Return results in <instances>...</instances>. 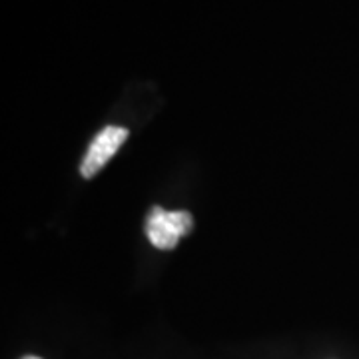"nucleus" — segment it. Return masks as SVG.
Masks as SVG:
<instances>
[{
    "instance_id": "3",
    "label": "nucleus",
    "mask_w": 359,
    "mask_h": 359,
    "mask_svg": "<svg viewBox=\"0 0 359 359\" xmlns=\"http://www.w3.org/2000/svg\"><path fill=\"white\" fill-rule=\"evenodd\" d=\"M22 359H42V358H36V355H25Z\"/></svg>"
},
{
    "instance_id": "2",
    "label": "nucleus",
    "mask_w": 359,
    "mask_h": 359,
    "mask_svg": "<svg viewBox=\"0 0 359 359\" xmlns=\"http://www.w3.org/2000/svg\"><path fill=\"white\" fill-rule=\"evenodd\" d=\"M130 132L122 126H106L96 134V138L90 142L88 152L84 156L80 164V174L82 178H94L102 170L112 156L122 148V144L128 140Z\"/></svg>"
},
{
    "instance_id": "1",
    "label": "nucleus",
    "mask_w": 359,
    "mask_h": 359,
    "mask_svg": "<svg viewBox=\"0 0 359 359\" xmlns=\"http://www.w3.org/2000/svg\"><path fill=\"white\" fill-rule=\"evenodd\" d=\"M194 228V218L190 212L178 210V212H168L160 205H154L148 212V218L144 224V231L148 240L158 250H174L178 242L188 236Z\"/></svg>"
}]
</instances>
